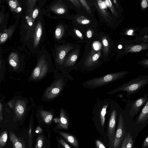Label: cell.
Instances as JSON below:
<instances>
[{"label":"cell","mask_w":148,"mask_h":148,"mask_svg":"<svg viewBox=\"0 0 148 148\" xmlns=\"http://www.w3.org/2000/svg\"><path fill=\"white\" fill-rule=\"evenodd\" d=\"M108 105H104L102 107L100 112V119L101 125L103 127L105 122V116L106 113V109L108 106Z\"/></svg>","instance_id":"obj_16"},{"label":"cell","mask_w":148,"mask_h":148,"mask_svg":"<svg viewBox=\"0 0 148 148\" xmlns=\"http://www.w3.org/2000/svg\"><path fill=\"white\" fill-rule=\"evenodd\" d=\"M105 2L107 5L109 7H111L112 4L111 1L110 0H106Z\"/></svg>","instance_id":"obj_34"},{"label":"cell","mask_w":148,"mask_h":148,"mask_svg":"<svg viewBox=\"0 0 148 148\" xmlns=\"http://www.w3.org/2000/svg\"><path fill=\"white\" fill-rule=\"evenodd\" d=\"M95 144L97 148H107L103 143L99 140L96 141Z\"/></svg>","instance_id":"obj_23"},{"label":"cell","mask_w":148,"mask_h":148,"mask_svg":"<svg viewBox=\"0 0 148 148\" xmlns=\"http://www.w3.org/2000/svg\"><path fill=\"white\" fill-rule=\"evenodd\" d=\"M18 18L14 24L4 30L0 35V45L4 43L11 36L17 26Z\"/></svg>","instance_id":"obj_10"},{"label":"cell","mask_w":148,"mask_h":148,"mask_svg":"<svg viewBox=\"0 0 148 148\" xmlns=\"http://www.w3.org/2000/svg\"><path fill=\"white\" fill-rule=\"evenodd\" d=\"M54 79L53 82L45 90L41 99L45 101L54 100L66 87L68 79L59 72L54 71Z\"/></svg>","instance_id":"obj_1"},{"label":"cell","mask_w":148,"mask_h":148,"mask_svg":"<svg viewBox=\"0 0 148 148\" xmlns=\"http://www.w3.org/2000/svg\"><path fill=\"white\" fill-rule=\"evenodd\" d=\"M116 115V110L114 109H113L110 114L108 130V136L109 139V146L110 148H112L115 138V127Z\"/></svg>","instance_id":"obj_5"},{"label":"cell","mask_w":148,"mask_h":148,"mask_svg":"<svg viewBox=\"0 0 148 148\" xmlns=\"http://www.w3.org/2000/svg\"><path fill=\"white\" fill-rule=\"evenodd\" d=\"M143 148H148V137H147L142 145Z\"/></svg>","instance_id":"obj_28"},{"label":"cell","mask_w":148,"mask_h":148,"mask_svg":"<svg viewBox=\"0 0 148 148\" xmlns=\"http://www.w3.org/2000/svg\"><path fill=\"white\" fill-rule=\"evenodd\" d=\"M148 118V100L142 108L138 116L136 123L143 124Z\"/></svg>","instance_id":"obj_11"},{"label":"cell","mask_w":148,"mask_h":148,"mask_svg":"<svg viewBox=\"0 0 148 148\" xmlns=\"http://www.w3.org/2000/svg\"><path fill=\"white\" fill-rule=\"evenodd\" d=\"M4 17V14L2 13V12H0V23L2 21V19Z\"/></svg>","instance_id":"obj_38"},{"label":"cell","mask_w":148,"mask_h":148,"mask_svg":"<svg viewBox=\"0 0 148 148\" xmlns=\"http://www.w3.org/2000/svg\"><path fill=\"white\" fill-rule=\"evenodd\" d=\"M113 1L114 2V3H116V0H114Z\"/></svg>","instance_id":"obj_42"},{"label":"cell","mask_w":148,"mask_h":148,"mask_svg":"<svg viewBox=\"0 0 148 148\" xmlns=\"http://www.w3.org/2000/svg\"><path fill=\"white\" fill-rule=\"evenodd\" d=\"M141 6L143 8H145L147 6V3L146 0H143L141 3Z\"/></svg>","instance_id":"obj_31"},{"label":"cell","mask_w":148,"mask_h":148,"mask_svg":"<svg viewBox=\"0 0 148 148\" xmlns=\"http://www.w3.org/2000/svg\"><path fill=\"white\" fill-rule=\"evenodd\" d=\"M125 125L122 115L120 114L119 116L118 125L112 148H119L123 138Z\"/></svg>","instance_id":"obj_6"},{"label":"cell","mask_w":148,"mask_h":148,"mask_svg":"<svg viewBox=\"0 0 148 148\" xmlns=\"http://www.w3.org/2000/svg\"><path fill=\"white\" fill-rule=\"evenodd\" d=\"M94 47L96 50H97L98 48V45L96 44L94 45Z\"/></svg>","instance_id":"obj_39"},{"label":"cell","mask_w":148,"mask_h":148,"mask_svg":"<svg viewBox=\"0 0 148 148\" xmlns=\"http://www.w3.org/2000/svg\"><path fill=\"white\" fill-rule=\"evenodd\" d=\"M57 132L69 143L75 147H78L79 145L78 141L74 136L69 134L61 131H58Z\"/></svg>","instance_id":"obj_12"},{"label":"cell","mask_w":148,"mask_h":148,"mask_svg":"<svg viewBox=\"0 0 148 148\" xmlns=\"http://www.w3.org/2000/svg\"></svg>","instance_id":"obj_47"},{"label":"cell","mask_w":148,"mask_h":148,"mask_svg":"<svg viewBox=\"0 0 148 148\" xmlns=\"http://www.w3.org/2000/svg\"><path fill=\"white\" fill-rule=\"evenodd\" d=\"M99 55L97 54H96L94 55L92 58V60L93 61H96L99 58Z\"/></svg>","instance_id":"obj_32"},{"label":"cell","mask_w":148,"mask_h":148,"mask_svg":"<svg viewBox=\"0 0 148 148\" xmlns=\"http://www.w3.org/2000/svg\"><path fill=\"white\" fill-rule=\"evenodd\" d=\"M133 142L132 136H130L126 144L125 148H132Z\"/></svg>","instance_id":"obj_21"},{"label":"cell","mask_w":148,"mask_h":148,"mask_svg":"<svg viewBox=\"0 0 148 148\" xmlns=\"http://www.w3.org/2000/svg\"><path fill=\"white\" fill-rule=\"evenodd\" d=\"M32 127H31V125H30L29 130V146L30 147H31V143H32V133H31V131H32Z\"/></svg>","instance_id":"obj_25"},{"label":"cell","mask_w":148,"mask_h":148,"mask_svg":"<svg viewBox=\"0 0 148 148\" xmlns=\"http://www.w3.org/2000/svg\"><path fill=\"white\" fill-rule=\"evenodd\" d=\"M98 5L99 8L101 10H103L105 8V4L103 1L99 0L98 2Z\"/></svg>","instance_id":"obj_26"},{"label":"cell","mask_w":148,"mask_h":148,"mask_svg":"<svg viewBox=\"0 0 148 148\" xmlns=\"http://www.w3.org/2000/svg\"><path fill=\"white\" fill-rule=\"evenodd\" d=\"M10 138L12 143L13 148H25L21 141L12 132H10Z\"/></svg>","instance_id":"obj_13"},{"label":"cell","mask_w":148,"mask_h":148,"mask_svg":"<svg viewBox=\"0 0 148 148\" xmlns=\"http://www.w3.org/2000/svg\"><path fill=\"white\" fill-rule=\"evenodd\" d=\"M61 29L60 28H57L55 31V34L56 36L58 37L61 34Z\"/></svg>","instance_id":"obj_30"},{"label":"cell","mask_w":148,"mask_h":148,"mask_svg":"<svg viewBox=\"0 0 148 148\" xmlns=\"http://www.w3.org/2000/svg\"><path fill=\"white\" fill-rule=\"evenodd\" d=\"M89 23V20L88 19H85L82 20L81 21V23L84 25L88 24Z\"/></svg>","instance_id":"obj_36"},{"label":"cell","mask_w":148,"mask_h":148,"mask_svg":"<svg viewBox=\"0 0 148 148\" xmlns=\"http://www.w3.org/2000/svg\"><path fill=\"white\" fill-rule=\"evenodd\" d=\"M38 12V10L37 9H36L34 10L32 14V17L34 19L36 18Z\"/></svg>","instance_id":"obj_27"},{"label":"cell","mask_w":148,"mask_h":148,"mask_svg":"<svg viewBox=\"0 0 148 148\" xmlns=\"http://www.w3.org/2000/svg\"><path fill=\"white\" fill-rule=\"evenodd\" d=\"M148 84V75L138 76L131 79L129 82L113 89L107 92L109 95H112L118 92L123 91L126 92L128 97L135 94Z\"/></svg>","instance_id":"obj_2"},{"label":"cell","mask_w":148,"mask_h":148,"mask_svg":"<svg viewBox=\"0 0 148 148\" xmlns=\"http://www.w3.org/2000/svg\"><path fill=\"white\" fill-rule=\"evenodd\" d=\"M133 32V31L132 30H130L127 33V34L128 35H131L132 33Z\"/></svg>","instance_id":"obj_40"},{"label":"cell","mask_w":148,"mask_h":148,"mask_svg":"<svg viewBox=\"0 0 148 148\" xmlns=\"http://www.w3.org/2000/svg\"><path fill=\"white\" fill-rule=\"evenodd\" d=\"M43 143V138L41 135L38 136L35 148H42Z\"/></svg>","instance_id":"obj_19"},{"label":"cell","mask_w":148,"mask_h":148,"mask_svg":"<svg viewBox=\"0 0 148 148\" xmlns=\"http://www.w3.org/2000/svg\"><path fill=\"white\" fill-rule=\"evenodd\" d=\"M52 70L51 63L45 59H41L38 60L36 66L34 69L30 80L35 82H39Z\"/></svg>","instance_id":"obj_4"},{"label":"cell","mask_w":148,"mask_h":148,"mask_svg":"<svg viewBox=\"0 0 148 148\" xmlns=\"http://www.w3.org/2000/svg\"><path fill=\"white\" fill-rule=\"evenodd\" d=\"M55 115L53 110H46L42 107L37 108L36 115L37 117L46 124H49L52 121Z\"/></svg>","instance_id":"obj_7"},{"label":"cell","mask_w":148,"mask_h":148,"mask_svg":"<svg viewBox=\"0 0 148 148\" xmlns=\"http://www.w3.org/2000/svg\"><path fill=\"white\" fill-rule=\"evenodd\" d=\"M18 60V54L15 52L11 53L9 57L10 64L13 67H16L17 65Z\"/></svg>","instance_id":"obj_14"},{"label":"cell","mask_w":148,"mask_h":148,"mask_svg":"<svg viewBox=\"0 0 148 148\" xmlns=\"http://www.w3.org/2000/svg\"><path fill=\"white\" fill-rule=\"evenodd\" d=\"M58 119L59 122L57 127L68 129L69 124L68 113L67 111L62 108H61L60 109Z\"/></svg>","instance_id":"obj_9"},{"label":"cell","mask_w":148,"mask_h":148,"mask_svg":"<svg viewBox=\"0 0 148 148\" xmlns=\"http://www.w3.org/2000/svg\"><path fill=\"white\" fill-rule=\"evenodd\" d=\"M57 12L58 14H63L65 12L64 8H60L57 9Z\"/></svg>","instance_id":"obj_29"},{"label":"cell","mask_w":148,"mask_h":148,"mask_svg":"<svg viewBox=\"0 0 148 148\" xmlns=\"http://www.w3.org/2000/svg\"><path fill=\"white\" fill-rule=\"evenodd\" d=\"M148 100L147 94H145L143 97H141L135 100L132 103L129 115L132 116L136 115L140 109L144 106Z\"/></svg>","instance_id":"obj_8"},{"label":"cell","mask_w":148,"mask_h":148,"mask_svg":"<svg viewBox=\"0 0 148 148\" xmlns=\"http://www.w3.org/2000/svg\"><path fill=\"white\" fill-rule=\"evenodd\" d=\"M122 46L121 45H119L118 46V48L119 49H121L122 48Z\"/></svg>","instance_id":"obj_41"},{"label":"cell","mask_w":148,"mask_h":148,"mask_svg":"<svg viewBox=\"0 0 148 148\" xmlns=\"http://www.w3.org/2000/svg\"><path fill=\"white\" fill-rule=\"evenodd\" d=\"M75 33L78 37H82V34L79 30H76Z\"/></svg>","instance_id":"obj_35"},{"label":"cell","mask_w":148,"mask_h":148,"mask_svg":"<svg viewBox=\"0 0 148 148\" xmlns=\"http://www.w3.org/2000/svg\"><path fill=\"white\" fill-rule=\"evenodd\" d=\"M103 45L107 46L108 45V42L106 39H104L103 40Z\"/></svg>","instance_id":"obj_37"},{"label":"cell","mask_w":148,"mask_h":148,"mask_svg":"<svg viewBox=\"0 0 148 148\" xmlns=\"http://www.w3.org/2000/svg\"><path fill=\"white\" fill-rule=\"evenodd\" d=\"M17 112L20 114H22L24 112V108L21 105L18 106L16 108Z\"/></svg>","instance_id":"obj_22"},{"label":"cell","mask_w":148,"mask_h":148,"mask_svg":"<svg viewBox=\"0 0 148 148\" xmlns=\"http://www.w3.org/2000/svg\"><path fill=\"white\" fill-rule=\"evenodd\" d=\"M8 3L10 8L12 12H17V9L20 6L18 1L17 0H10L8 1Z\"/></svg>","instance_id":"obj_15"},{"label":"cell","mask_w":148,"mask_h":148,"mask_svg":"<svg viewBox=\"0 0 148 148\" xmlns=\"http://www.w3.org/2000/svg\"><path fill=\"white\" fill-rule=\"evenodd\" d=\"M132 50L134 52H138L140 51L142 49V47L140 45H136L133 46L132 48Z\"/></svg>","instance_id":"obj_24"},{"label":"cell","mask_w":148,"mask_h":148,"mask_svg":"<svg viewBox=\"0 0 148 148\" xmlns=\"http://www.w3.org/2000/svg\"><path fill=\"white\" fill-rule=\"evenodd\" d=\"M42 33V27L40 26H39L37 28L34 35L35 43H37V42L39 40L41 36Z\"/></svg>","instance_id":"obj_17"},{"label":"cell","mask_w":148,"mask_h":148,"mask_svg":"<svg viewBox=\"0 0 148 148\" xmlns=\"http://www.w3.org/2000/svg\"><path fill=\"white\" fill-rule=\"evenodd\" d=\"M86 36L88 38H90L92 36V33L91 30H88L86 33Z\"/></svg>","instance_id":"obj_33"},{"label":"cell","mask_w":148,"mask_h":148,"mask_svg":"<svg viewBox=\"0 0 148 148\" xmlns=\"http://www.w3.org/2000/svg\"><path fill=\"white\" fill-rule=\"evenodd\" d=\"M8 139V134L6 131H4L0 136V145L1 146H4Z\"/></svg>","instance_id":"obj_18"},{"label":"cell","mask_w":148,"mask_h":148,"mask_svg":"<svg viewBox=\"0 0 148 148\" xmlns=\"http://www.w3.org/2000/svg\"><path fill=\"white\" fill-rule=\"evenodd\" d=\"M130 136L131 133L129 132L124 138L121 148H125L126 144Z\"/></svg>","instance_id":"obj_20"},{"label":"cell","mask_w":148,"mask_h":148,"mask_svg":"<svg viewBox=\"0 0 148 148\" xmlns=\"http://www.w3.org/2000/svg\"></svg>","instance_id":"obj_46"},{"label":"cell","mask_w":148,"mask_h":148,"mask_svg":"<svg viewBox=\"0 0 148 148\" xmlns=\"http://www.w3.org/2000/svg\"><path fill=\"white\" fill-rule=\"evenodd\" d=\"M129 73V71H122L109 73L92 78L83 83L82 85L85 88L90 89L101 87L123 78Z\"/></svg>","instance_id":"obj_3"},{"label":"cell","mask_w":148,"mask_h":148,"mask_svg":"<svg viewBox=\"0 0 148 148\" xmlns=\"http://www.w3.org/2000/svg\"><path fill=\"white\" fill-rule=\"evenodd\" d=\"M62 148H64L62 147Z\"/></svg>","instance_id":"obj_45"},{"label":"cell","mask_w":148,"mask_h":148,"mask_svg":"<svg viewBox=\"0 0 148 148\" xmlns=\"http://www.w3.org/2000/svg\"><path fill=\"white\" fill-rule=\"evenodd\" d=\"M0 3H1V0H0Z\"/></svg>","instance_id":"obj_43"},{"label":"cell","mask_w":148,"mask_h":148,"mask_svg":"<svg viewBox=\"0 0 148 148\" xmlns=\"http://www.w3.org/2000/svg\"></svg>","instance_id":"obj_44"}]
</instances>
